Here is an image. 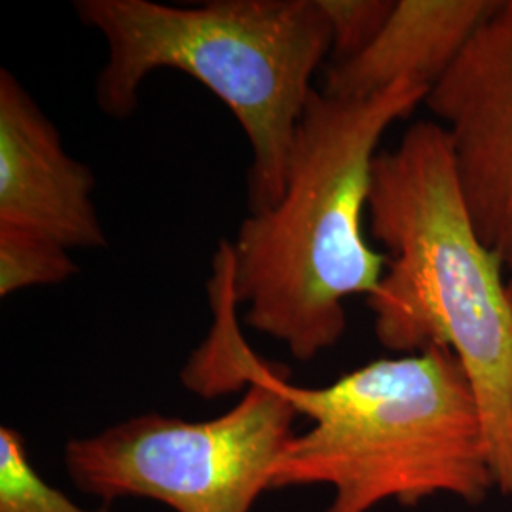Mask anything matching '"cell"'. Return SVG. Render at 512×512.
<instances>
[{"instance_id":"7c38bea8","label":"cell","mask_w":512,"mask_h":512,"mask_svg":"<svg viewBox=\"0 0 512 512\" xmlns=\"http://www.w3.org/2000/svg\"><path fill=\"white\" fill-rule=\"evenodd\" d=\"M509 291H511L512 296V277H509Z\"/></svg>"},{"instance_id":"ba28073f","label":"cell","mask_w":512,"mask_h":512,"mask_svg":"<svg viewBox=\"0 0 512 512\" xmlns=\"http://www.w3.org/2000/svg\"><path fill=\"white\" fill-rule=\"evenodd\" d=\"M499 0H397L363 52L332 63L323 92L361 99L397 82L431 86L463 52Z\"/></svg>"},{"instance_id":"30bf717a","label":"cell","mask_w":512,"mask_h":512,"mask_svg":"<svg viewBox=\"0 0 512 512\" xmlns=\"http://www.w3.org/2000/svg\"><path fill=\"white\" fill-rule=\"evenodd\" d=\"M0 512H109V509L88 511L76 505L71 497L52 488L35 471L23 435L12 427H2Z\"/></svg>"},{"instance_id":"5b68a950","label":"cell","mask_w":512,"mask_h":512,"mask_svg":"<svg viewBox=\"0 0 512 512\" xmlns=\"http://www.w3.org/2000/svg\"><path fill=\"white\" fill-rule=\"evenodd\" d=\"M281 374L249 351L239 365L245 395L213 420L143 414L65 448L67 473L86 494L145 497L175 512H251L272 490L298 416Z\"/></svg>"},{"instance_id":"52a82bcc","label":"cell","mask_w":512,"mask_h":512,"mask_svg":"<svg viewBox=\"0 0 512 512\" xmlns=\"http://www.w3.org/2000/svg\"><path fill=\"white\" fill-rule=\"evenodd\" d=\"M90 167L67 154L37 101L0 71V226L54 239L73 249H101L107 234L92 202Z\"/></svg>"},{"instance_id":"3957f363","label":"cell","mask_w":512,"mask_h":512,"mask_svg":"<svg viewBox=\"0 0 512 512\" xmlns=\"http://www.w3.org/2000/svg\"><path fill=\"white\" fill-rule=\"evenodd\" d=\"M74 6L109 46L95 86L105 114L131 116L141 84L158 69L188 74L232 110L249 139L251 213L281 200L296 128L315 92L311 78L332 52L319 0H215L190 8L80 0Z\"/></svg>"},{"instance_id":"9c48e42d","label":"cell","mask_w":512,"mask_h":512,"mask_svg":"<svg viewBox=\"0 0 512 512\" xmlns=\"http://www.w3.org/2000/svg\"><path fill=\"white\" fill-rule=\"evenodd\" d=\"M71 251L35 232L0 226V296L59 285L76 274Z\"/></svg>"},{"instance_id":"8fae6325","label":"cell","mask_w":512,"mask_h":512,"mask_svg":"<svg viewBox=\"0 0 512 512\" xmlns=\"http://www.w3.org/2000/svg\"><path fill=\"white\" fill-rule=\"evenodd\" d=\"M332 31V63L363 52L391 16L393 0H319Z\"/></svg>"},{"instance_id":"7a4b0ae2","label":"cell","mask_w":512,"mask_h":512,"mask_svg":"<svg viewBox=\"0 0 512 512\" xmlns=\"http://www.w3.org/2000/svg\"><path fill=\"white\" fill-rule=\"evenodd\" d=\"M427 93L406 80L361 99L315 90L296 128L281 200L220 243L245 321L298 361L336 346L348 327L346 300L368 298L384 277L387 255L365 232L372 167L385 131Z\"/></svg>"},{"instance_id":"277c9868","label":"cell","mask_w":512,"mask_h":512,"mask_svg":"<svg viewBox=\"0 0 512 512\" xmlns=\"http://www.w3.org/2000/svg\"><path fill=\"white\" fill-rule=\"evenodd\" d=\"M279 385L311 427L287 444L272 488L327 484V512L437 495L480 505L495 490L475 391L450 349L378 359L323 387Z\"/></svg>"},{"instance_id":"8992f818","label":"cell","mask_w":512,"mask_h":512,"mask_svg":"<svg viewBox=\"0 0 512 512\" xmlns=\"http://www.w3.org/2000/svg\"><path fill=\"white\" fill-rule=\"evenodd\" d=\"M425 105L448 137L480 238L512 277V0H499Z\"/></svg>"},{"instance_id":"6da1fadb","label":"cell","mask_w":512,"mask_h":512,"mask_svg":"<svg viewBox=\"0 0 512 512\" xmlns=\"http://www.w3.org/2000/svg\"><path fill=\"white\" fill-rule=\"evenodd\" d=\"M370 234L387 251L370 294L378 342L393 353L450 349L484 425L495 492L512 501V296L505 264L484 243L459 188L440 124L418 122L376 156Z\"/></svg>"}]
</instances>
